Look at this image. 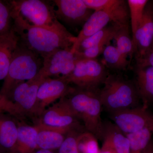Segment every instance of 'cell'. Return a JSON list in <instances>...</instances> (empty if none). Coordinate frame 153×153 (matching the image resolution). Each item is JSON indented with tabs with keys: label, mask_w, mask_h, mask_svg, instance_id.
<instances>
[{
	"label": "cell",
	"mask_w": 153,
	"mask_h": 153,
	"mask_svg": "<svg viewBox=\"0 0 153 153\" xmlns=\"http://www.w3.org/2000/svg\"><path fill=\"white\" fill-rule=\"evenodd\" d=\"M34 153H57L56 151L38 149Z\"/></svg>",
	"instance_id": "836d02e7"
},
{
	"label": "cell",
	"mask_w": 153,
	"mask_h": 153,
	"mask_svg": "<svg viewBox=\"0 0 153 153\" xmlns=\"http://www.w3.org/2000/svg\"><path fill=\"white\" fill-rule=\"evenodd\" d=\"M18 134V123L15 118L0 110V148L5 152H13Z\"/></svg>",
	"instance_id": "2e32d148"
},
{
	"label": "cell",
	"mask_w": 153,
	"mask_h": 153,
	"mask_svg": "<svg viewBox=\"0 0 153 153\" xmlns=\"http://www.w3.org/2000/svg\"><path fill=\"white\" fill-rule=\"evenodd\" d=\"M137 68H146L152 67L153 68V49L150 50L145 55L137 59Z\"/></svg>",
	"instance_id": "4dcf8cb0"
},
{
	"label": "cell",
	"mask_w": 153,
	"mask_h": 153,
	"mask_svg": "<svg viewBox=\"0 0 153 153\" xmlns=\"http://www.w3.org/2000/svg\"><path fill=\"white\" fill-rule=\"evenodd\" d=\"M7 2L12 19L18 17L29 25L37 27L57 28L64 26L55 16L52 1L13 0Z\"/></svg>",
	"instance_id": "8992f818"
},
{
	"label": "cell",
	"mask_w": 153,
	"mask_h": 153,
	"mask_svg": "<svg viewBox=\"0 0 153 153\" xmlns=\"http://www.w3.org/2000/svg\"><path fill=\"white\" fill-rule=\"evenodd\" d=\"M137 58L145 55L153 44V4L148 2L145 7L141 23L132 39Z\"/></svg>",
	"instance_id": "5bb4252c"
},
{
	"label": "cell",
	"mask_w": 153,
	"mask_h": 153,
	"mask_svg": "<svg viewBox=\"0 0 153 153\" xmlns=\"http://www.w3.org/2000/svg\"><path fill=\"white\" fill-rule=\"evenodd\" d=\"M79 120H81L86 131L99 139H103L104 124L101 118L102 106L98 91L74 88L66 97Z\"/></svg>",
	"instance_id": "3957f363"
},
{
	"label": "cell",
	"mask_w": 153,
	"mask_h": 153,
	"mask_svg": "<svg viewBox=\"0 0 153 153\" xmlns=\"http://www.w3.org/2000/svg\"><path fill=\"white\" fill-rule=\"evenodd\" d=\"M119 25L114 24L109 27H105L97 33L86 38L82 41L77 51L82 50L97 45H109L110 42L114 39Z\"/></svg>",
	"instance_id": "44dd1931"
},
{
	"label": "cell",
	"mask_w": 153,
	"mask_h": 153,
	"mask_svg": "<svg viewBox=\"0 0 153 153\" xmlns=\"http://www.w3.org/2000/svg\"><path fill=\"white\" fill-rule=\"evenodd\" d=\"M128 6L127 2L125 1L117 0L114 5L107 10L94 11L76 37L71 52L74 54L83 40L105 27L109 22L119 25H128L129 15Z\"/></svg>",
	"instance_id": "52a82bcc"
},
{
	"label": "cell",
	"mask_w": 153,
	"mask_h": 153,
	"mask_svg": "<svg viewBox=\"0 0 153 153\" xmlns=\"http://www.w3.org/2000/svg\"><path fill=\"white\" fill-rule=\"evenodd\" d=\"M35 125L38 128V149L57 151L63 143L66 135L71 131L47 126L39 123H36Z\"/></svg>",
	"instance_id": "9a60e30c"
},
{
	"label": "cell",
	"mask_w": 153,
	"mask_h": 153,
	"mask_svg": "<svg viewBox=\"0 0 153 153\" xmlns=\"http://www.w3.org/2000/svg\"><path fill=\"white\" fill-rule=\"evenodd\" d=\"M153 134V128H151L125 134L129 142L131 153H142L150 143Z\"/></svg>",
	"instance_id": "7402d4cb"
},
{
	"label": "cell",
	"mask_w": 153,
	"mask_h": 153,
	"mask_svg": "<svg viewBox=\"0 0 153 153\" xmlns=\"http://www.w3.org/2000/svg\"><path fill=\"white\" fill-rule=\"evenodd\" d=\"M110 114L114 124L124 134L145 128H153V114L149 110L148 106L146 105Z\"/></svg>",
	"instance_id": "30bf717a"
},
{
	"label": "cell",
	"mask_w": 153,
	"mask_h": 153,
	"mask_svg": "<svg viewBox=\"0 0 153 153\" xmlns=\"http://www.w3.org/2000/svg\"><path fill=\"white\" fill-rule=\"evenodd\" d=\"M148 2L149 1L147 0H128L127 1L131 22L132 39L142 21L145 7Z\"/></svg>",
	"instance_id": "cb8c5ba5"
},
{
	"label": "cell",
	"mask_w": 153,
	"mask_h": 153,
	"mask_svg": "<svg viewBox=\"0 0 153 153\" xmlns=\"http://www.w3.org/2000/svg\"><path fill=\"white\" fill-rule=\"evenodd\" d=\"M63 78H45L38 88L36 116L38 119L50 104L66 97L74 90Z\"/></svg>",
	"instance_id": "7c38bea8"
},
{
	"label": "cell",
	"mask_w": 153,
	"mask_h": 153,
	"mask_svg": "<svg viewBox=\"0 0 153 153\" xmlns=\"http://www.w3.org/2000/svg\"><path fill=\"white\" fill-rule=\"evenodd\" d=\"M88 8L94 11L107 10L114 5L117 0H83Z\"/></svg>",
	"instance_id": "f546056e"
},
{
	"label": "cell",
	"mask_w": 153,
	"mask_h": 153,
	"mask_svg": "<svg viewBox=\"0 0 153 153\" xmlns=\"http://www.w3.org/2000/svg\"><path fill=\"white\" fill-rule=\"evenodd\" d=\"M104 137L110 140L116 153H131L128 139L114 124H104Z\"/></svg>",
	"instance_id": "ffe728a7"
},
{
	"label": "cell",
	"mask_w": 153,
	"mask_h": 153,
	"mask_svg": "<svg viewBox=\"0 0 153 153\" xmlns=\"http://www.w3.org/2000/svg\"><path fill=\"white\" fill-rule=\"evenodd\" d=\"M114 39L116 41L117 48L124 57L127 58L128 55H131L134 52L128 25H120Z\"/></svg>",
	"instance_id": "603a6c76"
},
{
	"label": "cell",
	"mask_w": 153,
	"mask_h": 153,
	"mask_svg": "<svg viewBox=\"0 0 153 153\" xmlns=\"http://www.w3.org/2000/svg\"><path fill=\"white\" fill-rule=\"evenodd\" d=\"M83 131L81 128L72 130L68 132L57 153H79L77 145V138Z\"/></svg>",
	"instance_id": "4316f807"
},
{
	"label": "cell",
	"mask_w": 153,
	"mask_h": 153,
	"mask_svg": "<svg viewBox=\"0 0 153 153\" xmlns=\"http://www.w3.org/2000/svg\"><path fill=\"white\" fill-rule=\"evenodd\" d=\"M136 88L144 105L153 102V68H137Z\"/></svg>",
	"instance_id": "d6986e66"
},
{
	"label": "cell",
	"mask_w": 153,
	"mask_h": 153,
	"mask_svg": "<svg viewBox=\"0 0 153 153\" xmlns=\"http://www.w3.org/2000/svg\"><path fill=\"white\" fill-rule=\"evenodd\" d=\"M52 2L57 20L67 25H84L93 13L83 0H55Z\"/></svg>",
	"instance_id": "4fadbf2b"
},
{
	"label": "cell",
	"mask_w": 153,
	"mask_h": 153,
	"mask_svg": "<svg viewBox=\"0 0 153 153\" xmlns=\"http://www.w3.org/2000/svg\"><path fill=\"white\" fill-rule=\"evenodd\" d=\"M103 143L99 153H116L110 140L106 137L103 138Z\"/></svg>",
	"instance_id": "1f68e13d"
},
{
	"label": "cell",
	"mask_w": 153,
	"mask_h": 153,
	"mask_svg": "<svg viewBox=\"0 0 153 153\" xmlns=\"http://www.w3.org/2000/svg\"><path fill=\"white\" fill-rule=\"evenodd\" d=\"M16 143L12 153H34L38 149L37 126H30L18 122Z\"/></svg>",
	"instance_id": "ac0fdd59"
},
{
	"label": "cell",
	"mask_w": 153,
	"mask_h": 153,
	"mask_svg": "<svg viewBox=\"0 0 153 153\" xmlns=\"http://www.w3.org/2000/svg\"><path fill=\"white\" fill-rule=\"evenodd\" d=\"M43 67L38 74L44 78H64L74 70L76 59L71 49H58L42 57Z\"/></svg>",
	"instance_id": "8fae6325"
},
{
	"label": "cell",
	"mask_w": 153,
	"mask_h": 153,
	"mask_svg": "<svg viewBox=\"0 0 153 153\" xmlns=\"http://www.w3.org/2000/svg\"><path fill=\"white\" fill-rule=\"evenodd\" d=\"M79 120L68 100L64 97L46 108L36 123L55 128L72 130L81 128Z\"/></svg>",
	"instance_id": "9c48e42d"
},
{
	"label": "cell",
	"mask_w": 153,
	"mask_h": 153,
	"mask_svg": "<svg viewBox=\"0 0 153 153\" xmlns=\"http://www.w3.org/2000/svg\"><path fill=\"white\" fill-rule=\"evenodd\" d=\"M45 79L38 73L33 79L17 84L5 96H0V110L19 120L37 119V94Z\"/></svg>",
	"instance_id": "7a4b0ae2"
},
{
	"label": "cell",
	"mask_w": 153,
	"mask_h": 153,
	"mask_svg": "<svg viewBox=\"0 0 153 153\" xmlns=\"http://www.w3.org/2000/svg\"><path fill=\"white\" fill-rule=\"evenodd\" d=\"M97 139L89 132L84 131L79 134L77 145L79 153H99Z\"/></svg>",
	"instance_id": "484cf974"
},
{
	"label": "cell",
	"mask_w": 153,
	"mask_h": 153,
	"mask_svg": "<svg viewBox=\"0 0 153 153\" xmlns=\"http://www.w3.org/2000/svg\"><path fill=\"white\" fill-rule=\"evenodd\" d=\"M13 27L20 41L30 50L44 57L58 49H71L76 37L64 26L50 28L29 25L18 17L13 18Z\"/></svg>",
	"instance_id": "6da1fadb"
},
{
	"label": "cell",
	"mask_w": 153,
	"mask_h": 153,
	"mask_svg": "<svg viewBox=\"0 0 153 153\" xmlns=\"http://www.w3.org/2000/svg\"><path fill=\"white\" fill-rule=\"evenodd\" d=\"M142 153H153V145L150 143Z\"/></svg>",
	"instance_id": "d6a6232c"
},
{
	"label": "cell",
	"mask_w": 153,
	"mask_h": 153,
	"mask_svg": "<svg viewBox=\"0 0 153 153\" xmlns=\"http://www.w3.org/2000/svg\"><path fill=\"white\" fill-rule=\"evenodd\" d=\"M102 53L105 61L111 68L122 70L126 68L128 64L127 58L124 57L114 46H106Z\"/></svg>",
	"instance_id": "d4e9b609"
},
{
	"label": "cell",
	"mask_w": 153,
	"mask_h": 153,
	"mask_svg": "<svg viewBox=\"0 0 153 153\" xmlns=\"http://www.w3.org/2000/svg\"><path fill=\"white\" fill-rule=\"evenodd\" d=\"M106 45H100L89 47L81 51H76L74 53L76 60L95 59L96 57L103 53Z\"/></svg>",
	"instance_id": "f1b7e54d"
},
{
	"label": "cell",
	"mask_w": 153,
	"mask_h": 153,
	"mask_svg": "<svg viewBox=\"0 0 153 153\" xmlns=\"http://www.w3.org/2000/svg\"><path fill=\"white\" fill-rule=\"evenodd\" d=\"M104 66L96 59L76 60L73 71L64 79L80 89L97 91L107 77Z\"/></svg>",
	"instance_id": "ba28073f"
},
{
	"label": "cell",
	"mask_w": 153,
	"mask_h": 153,
	"mask_svg": "<svg viewBox=\"0 0 153 153\" xmlns=\"http://www.w3.org/2000/svg\"><path fill=\"white\" fill-rule=\"evenodd\" d=\"M0 153H6L5 152H4V151L2 149H1L0 148Z\"/></svg>",
	"instance_id": "e575fe53"
},
{
	"label": "cell",
	"mask_w": 153,
	"mask_h": 153,
	"mask_svg": "<svg viewBox=\"0 0 153 153\" xmlns=\"http://www.w3.org/2000/svg\"><path fill=\"white\" fill-rule=\"evenodd\" d=\"M104 87L99 91L102 105L110 113L137 107L140 98L136 87L119 76H107Z\"/></svg>",
	"instance_id": "5b68a950"
},
{
	"label": "cell",
	"mask_w": 153,
	"mask_h": 153,
	"mask_svg": "<svg viewBox=\"0 0 153 153\" xmlns=\"http://www.w3.org/2000/svg\"><path fill=\"white\" fill-rule=\"evenodd\" d=\"M19 40L13 27L8 33L0 36V80H4L7 76Z\"/></svg>",
	"instance_id": "e0dca14e"
},
{
	"label": "cell",
	"mask_w": 153,
	"mask_h": 153,
	"mask_svg": "<svg viewBox=\"0 0 153 153\" xmlns=\"http://www.w3.org/2000/svg\"><path fill=\"white\" fill-rule=\"evenodd\" d=\"M43 64V58L19 40L0 90V96H5L17 84L35 77L41 70Z\"/></svg>",
	"instance_id": "277c9868"
},
{
	"label": "cell",
	"mask_w": 153,
	"mask_h": 153,
	"mask_svg": "<svg viewBox=\"0 0 153 153\" xmlns=\"http://www.w3.org/2000/svg\"><path fill=\"white\" fill-rule=\"evenodd\" d=\"M13 25L11 9L7 1H0V36L9 32Z\"/></svg>",
	"instance_id": "83f0119b"
}]
</instances>
